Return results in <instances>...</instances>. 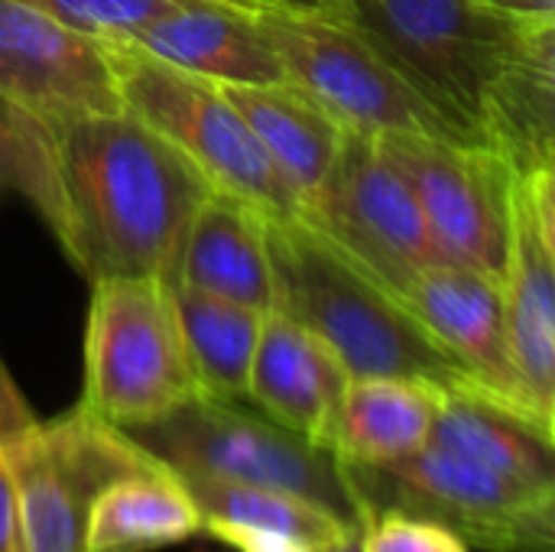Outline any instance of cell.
Returning a JSON list of instances; mask_svg holds the SVG:
<instances>
[{
    "instance_id": "5",
    "label": "cell",
    "mask_w": 555,
    "mask_h": 552,
    "mask_svg": "<svg viewBox=\"0 0 555 552\" xmlns=\"http://www.w3.org/2000/svg\"><path fill=\"white\" fill-rule=\"evenodd\" d=\"M198 397L172 283L159 277L94 280L78 403L127 433Z\"/></svg>"
},
{
    "instance_id": "17",
    "label": "cell",
    "mask_w": 555,
    "mask_h": 552,
    "mask_svg": "<svg viewBox=\"0 0 555 552\" xmlns=\"http://www.w3.org/2000/svg\"><path fill=\"white\" fill-rule=\"evenodd\" d=\"M485 140L517 179L555 172V20L527 23L501 65L485 104Z\"/></svg>"
},
{
    "instance_id": "28",
    "label": "cell",
    "mask_w": 555,
    "mask_h": 552,
    "mask_svg": "<svg viewBox=\"0 0 555 552\" xmlns=\"http://www.w3.org/2000/svg\"><path fill=\"white\" fill-rule=\"evenodd\" d=\"M33 423H36V413L26 403V397L20 394L16 381L10 377V371H7V364L0 358V442L23 433Z\"/></svg>"
},
{
    "instance_id": "9",
    "label": "cell",
    "mask_w": 555,
    "mask_h": 552,
    "mask_svg": "<svg viewBox=\"0 0 555 552\" xmlns=\"http://www.w3.org/2000/svg\"><path fill=\"white\" fill-rule=\"evenodd\" d=\"M257 20L283 62L286 81L312 94L348 133H426L472 143L442 114H436L354 29L325 10L296 13L263 7Z\"/></svg>"
},
{
    "instance_id": "21",
    "label": "cell",
    "mask_w": 555,
    "mask_h": 552,
    "mask_svg": "<svg viewBox=\"0 0 555 552\" xmlns=\"http://www.w3.org/2000/svg\"><path fill=\"white\" fill-rule=\"evenodd\" d=\"M202 537V511L163 462L107 485L88 514L81 552H156Z\"/></svg>"
},
{
    "instance_id": "2",
    "label": "cell",
    "mask_w": 555,
    "mask_h": 552,
    "mask_svg": "<svg viewBox=\"0 0 555 552\" xmlns=\"http://www.w3.org/2000/svg\"><path fill=\"white\" fill-rule=\"evenodd\" d=\"M267 247L276 283L273 309L319 335L351 381L410 377L442 390L475 387L406 299L358 267L309 221H267Z\"/></svg>"
},
{
    "instance_id": "11",
    "label": "cell",
    "mask_w": 555,
    "mask_h": 552,
    "mask_svg": "<svg viewBox=\"0 0 555 552\" xmlns=\"http://www.w3.org/2000/svg\"><path fill=\"white\" fill-rule=\"evenodd\" d=\"M299 218L397 296L449 264L416 195L364 133L345 137L335 169Z\"/></svg>"
},
{
    "instance_id": "16",
    "label": "cell",
    "mask_w": 555,
    "mask_h": 552,
    "mask_svg": "<svg viewBox=\"0 0 555 552\" xmlns=\"http://www.w3.org/2000/svg\"><path fill=\"white\" fill-rule=\"evenodd\" d=\"M257 13L254 7L224 0H189L150 20L130 42L215 85L286 81L283 62Z\"/></svg>"
},
{
    "instance_id": "10",
    "label": "cell",
    "mask_w": 555,
    "mask_h": 552,
    "mask_svg": "<svg viewBox=\"0 0 555 552\" xmlns=\"http://www.w3.org/2000/svg\"><path fill=\"white\" fill-rule=\"evenodd\" d=\"M380 156L416 195L449 264L504 280L517 176L485 143L426 133L374 137Z\"/></svg>"
},
{
    "instance_id": "20",
    "label": "cell",
    "mask_w": 555,
    "mask_h": 552,
    "mask_svg": "<svg viewBox=\"0 0 555 552\" xmlns=\"http://www.w3.org/2000/svg\"><path fill=\"white\" fill-rule=\"evenodd\" d=\"M449 390L410 377H358L348 384L332 452L348 468L393 465L433 439Z\"/></svg>"
},
{
    "instance_id": "12",
    "label": "cell",
    "mask_w": 555,
    "mask_h": 552,
    "mask_svg": "<svg viewBox=\"0 0 555 552\" xmlns=\"http://www.w3.org/2000/svg\"><path fill=\"white\" fill-rule=\"evenodd\" d=\"M0 98L46 127L124 111L104 42L26 0H0Z\"/></svg>"
},
{
    "instance_id": "13",
    "label": "cell",
    "mask_w": 555,
    "mask_h": 552,
    "mask_svg": "<svg viewBox=\"0 0 555 552\" xmlns=\"http://www.w3.org/2000/svg\"><path fill=\"white\" fill-rule=\"evenodd\" d=\"M501 299L517 377L540 420L555 429V172L514 185Z\"/></svg>"
},
{
    "instance_id": "7",
    "label": "cell",
    "mask_w": 555,
    "mask_h": 552,
    "mask_svg": "<svg viewBox=\"0 0 555 552\" xmlns=\"http://www.w3.org/2000/svg\"><path fill=\"white\" fill-rule=\"evenodd\" d=\"M348 475L371 514L426 517L485 552H555V495L527 488L459 449L426 442L393 465L348 468Z\"/></svg>"
},
{
    "instance_id": "26",
    "label": "cell",
    "mask_w": 555,
    "mask_h": 552,
    "mask_svg": "<svg viewBox=\"0 0 555 552\" xmlns=\"http://www.w3.org/2000/svg\"><path fill=\"white\" fill-rule=\"evenodd\" d=\"M364 552H472V547L436 521L403 511H377L361 524Z\"/></svg>"
},
{
    "instance_id": "4",
    "label": "cell",
    "mask_w": 555,
    "mask_h": 552,
    "mask_svg": "<svg viewBox=\"0 0 555 552\" xmlns=\"http://www.w3.org/2000/svg\"><path fill=\"white\" fill-rule=\"evenodd\" d=\"M127 436L179 478L286 491L354 527L371 517L332 449L283 429L244 400L198 397Z\"/></svg>"
},
{
    "instance_id": "1",
    "label": "cell",
    "mask_w": 555,
    "mask_h": 552,
    "mask_svg": "<svg viewBox=\"0 0 555 552\" xmlns=\"http://www.w3.org/2000/svg\"><path fill=\"white\" fill-rule=\"evenodd\" d=\"M211 182L130 111L55 127L52 198L42 221L85 280L176 283L185 231Z\"/></svg>"
},
{
    "instance_id": "14",
    "label": "cell",
    "mask_w": 555,
    "mask_h": 552,
    "mask_svg": "<svg viewBox=\"0 0 555 552\" xmlns=\"http://www.w3.org/2000/svg\"><path fill=\"white\" fill-rule=\"evenodd\" d=\"M403 299L413 309V316L426 325V332L462 364V371L475 381L481 394L507 403L511 410L524 413L540 429L555 436L553 426H546L533 410L517 377L501 283L478 270L442 264L426 270L403 293Z\"/></svg>"
},
{
    "instance_id": "25",
    "label": "cell",
    "mask_w": 555,
    "mask_h": 552,
    "mask_svg": "<svg viewBox=\"0 0 555 552\" xmlns=\"http://www.w3.org/2000/svg\"><path fill=\"white\" fill-rule=\"evenodd\" d=\"M46 13H52L55 20L98 36V39H130L137 29H143L150 20H156L159 13L189 3V0H26ZM224 3H241V7H254L263 10L254 0H224Z\"/></svg>"
},
{
    "instance_id": "32",
    "label": "cell",
    "mask_w": 555,
    "mask_h": 552,
    "mask_svg": "<svg viewBox=\"0 0 555 552\" xmlns=\"http://www.w3.org/2000/svg\"><path fill=\"white\" fill-rule=\"evenodd\" d=\"M260 7H276V10H296V13H312V10H322L328 7L332 0H254Z\"/></svg>"
},
{
    "instance_id": "8",
    "label": "cell",
    "mask_w": 555,
    "mask_h": 552,
    "mask_svg": "<svg viewBox=\"0 0 555 552\" xmlns=\"http://www.w3.org/2000/svg\"><path fill=\"white\" fill-rule=\"evenodd\" d=\"M3 455L26 552H81L94 498L117 478L159 465L124 429L81 403L3 439Z\"/></svg>"
},
{
    "instance_id": "3",
    "label": "cell",
    "mask_w": 555,
    "mask_h": 552,
    "mask_svg": "<svg viewBox=\"0 0 555 552\" xmlns=\"http://www.w3.org/2000/svg\"><path fill=\"white\" fill-rule=\"evenodd\" d=\"M354 29L465 140L485 143L488 91L527 23L485 0H332Z\"/></svg>"
},
{
    "instance_id": "22",
    "label": "cell",
    "mask_w": 555,
    "mask_h": 552,
    "mask_svg": "<svg viewBox=\"0 0 555 552\" xmlns=\"http://www.w3.org/2000/svg\"><path fill=\"white\" fill-rule=\"evenodd\" d=\"M429 442L459 449L527 488L555 495L553 433L475 387L446 394Z\"/></svg>"
},
{
    "instance_id": "18",
    "label": "cell",
    "mask_w": 555,
    "mask_h": 552,
    "mask_svg": "<svg viewBox=\"0 0 555 552\" xmlns=\"http://www.w3.org/2000/svg\"><path fill=\"white\" fill-rule=\"evenodd\" d=\"M176 283L270 312L276 283L267 247V218L254 205L211 189L185 231Z\"/></svg>"
},
{
    "instance_id": "23",
    "label": "cell",
    "mask_w": 555,
    "mask_h": 552,
    "mask_svg": "<svg viewBox=\"0 0 555 552\" xmlns=\"http://www.w3.org/2000/svg\"><path fill=\"white\" fill-rule=\"evenodd\" d=\"M172 296H176V312H179L189 364H192L202 397L247 403L250 361H254L267 312H257L250 306L218 299V296H208L179 283H172Z\"/></svg>"
},
{
    "instance_id": "24",
    "label": "cell",
    "mask_w": 555,
    "mask_h": 552,
    "mask_svg": "<svg viewBox=\"0 0 555 552\" xmlns=\"http://www.w3.org/2000/svg\"><path fill=\"white\" fill-rule=\"evenodd\" d=\"M182 482L192 491L202 517L276 530V534L312 543L319 552L338 543L351 530H358L354 524H345L341 517L328 514L325 508H315L312 501H302L286 491L224 485V482H205V478H182Z\"/></svg>"
},
{
    "instance_id": "6",
    "label": "cell",
    "mask_w": 555,
    "mask_h": 552,
    "mask_svg": "<svg viewBox=\"0 0 555 552\" xmlns=\"http://www.w3.org/2000/svg\"><path fill=\"white\" fill-rule=\"evenodd\" d=\"M124 111L189 156L211 189L254 205L267 221L302 215L299 198L260 150L221 85L182 72L130 39H101Z\"/></svg>"
},
{
    "instance_id": "31",
    "label": "cell",
    "mask_w": 555,
    "mask_h": 552,
    "mask_svg": "<svg viewBox=\"0 0 555 552\" xmlns=\"http://www.w3.org/2000/svg\"><path fill=\"white\" fill-rule=\"evenodd\" d=\"M485 3L511 20H520V23L555 20V0H485Z\"/></svg>"
},
{
    "instance_id": "27",
    "label": "cell",
    "mask_w": 555,
    "mask_h": 552,
    "mask_svg": "<svg viewBox=\"0 0 555 552\" xmlns=\"http://www.w3.org/2000/svg\"><path fill=\"white\" fill-rule=\"evenodd\" d=\"M202 537L224 543L234 552H319L312 543L276 534V530H260L247 524H231V521H211L202 517Z\"/></svg>"
},
{
    "instance_id": "19",
    "label": "cell",
    "mask_w": 555,
    "mask_h": 552,
    "mask_svg": "<svg viewBox=\"0 0 555 552\" xmlns=\"http://www.w3.org/2000/svg\"><path fill=\"white\" fill-rule=\"evenodd\" d=\"M221 91L306 208L335 169L348 130L293 81L221 85Z\"/></svg>"
},
{
    "instance_id": "30",
    "label": "cell",
    "mask_w": 555,
    "mask_h": 552,
    "mask_svg": "<svg viewBox=\"0 0 555 552\" xmlns=\"http://www.w3.org/2000/svg\"><path fill=\"white\" fill-rule=\"evenodd\" d=\"M16 166V111L0 98V195L13 189Z\"/></svg>"
},
{
    "instance_id": "29",
    "label": "cell",
    "mask_w": 555,
    "mask_h": 552,
    "mask_svg": "<svg viewBox=\"0 0 555 552\" xmlns=\"http://www.w3.org/2000/svg\"><path fill=\"white\" fill-rule=\"evenodd\" d=\"M0 552H26L23 550V527H20V508H16V488L13 475L3 455L0 442Z\"/></svg>"
},
{
    "instance_id": "15",
    "label": "cell",
    "mask_w": 555,
    "mask_h": 552,
    "mask_svg": "<svg viewBox=\"0 0 555 552\" xmlns=\"http://www.w3.org/2000/svg\"><path fill=\"white\" fill-rule=\"evenodd\" d=\"M351 377L335 351L283 309L260 325L247 377V403L283 429L332 449L335 420Z\"/></svg>"
}]
</instances>
